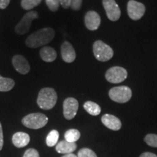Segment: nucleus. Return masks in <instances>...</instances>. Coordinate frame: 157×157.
<instances>
[{
  "mask_svg": "<svg viewBox=\"0 0 157 157\" xmlns=\"http://www.w3.org/2000/svg\"><path fill=\"white\" fill-rule=\"evenodd\" d=\"M55 36V31L52 28H44L31 34L25 40V44L31 48H37L39 47L48 44Z\"/></svg>",
  "mask_w": 157,
  "mask_h": 157,
  "instance_id": "nucleus-1",
  "label": "nucleus"
},
{
  "mask_svg": "<svg viewBox=\"0 0 157 157\" xmlns=\"http://www.w3.org/2000/svg\"><path fill=\"white\" fill-rule=\"evenodd\" d=\"M58 95L56 90L50 87L43 88L39 93L37 104L40 109L50 110L56 105Z\"/></svg>",
  "mask_w": 157,
  "mask_h": 157,
  "instance_id": "nucleus-2",
  "label": "nucleus"
},
{
  "mask_svg": "<svg viewBox=\"0 0 157 157\" xmlns=\"http://www.w3.org/2000/svg\"><path fill=\"white\" fill-rule=\"evenodd\" d=\"M48 118L41 113H34L23 118L22 123L25 127L30 129H40L48 124Z\"/></svg>",
  "mask_w": 157,
  "mask_h": 157,
  "instance_id": "nucleus-3",
  "label": "nucleus"
},
{
  "mask_svg": "<svg viewBox=\"0 0 157 157\" xmlns=\"http://www.w3.org/2000/svg\"><path fill=\"white\" fill-rule=\"evenodd\" d=\"M93 53L98 60L105 62L112 58L113 50L105 43L101 40H98L93 44Z\"/></svg>",
  "mask_w": 157,
  "mask_h": 157,
  "instance_id": "nucleus-4",
  "label": "nucleus"
},
{
  "mask_svg": "<svg viewBox=\"0 0 157 157\" xmlns=\"http://www.w3.org/2000/svg\"><path fill=\"white\" fill-rule=\"evenodd\" d=\"M109 95L112 101L119 103H124L131 99L132 90L127 86H119L110 90Z\"/></svg>",
  "mask_w": 157,
  "mask_h": 157,
  "instance_id": "nucleus-5",
  "label": "nucleus"
},
{
  "mask_svg": "<svg viewBox=\"0 0 157 157\" xmlns=\"http://www.w3.org/2000/svg\"><path fill=\"white\" fill-rule=\"evenodd\" d=\"M39 15L36 11H29L25 13L21 21L15 26V32L19 35L26 34L30 30L31 25L34 20L38 18Z\"/></svg>",
  "mask_w": 157,
  "mask_h": 157,
  "instance_id": "nucleus-6",
  "label": "nucleus"
},
{
  "mask_svg": "<svg viewBox=\"0 0 157 157\" xmlns=\"http://www.w3.org/2000/svg\"><path fill=\"white\" fill-rule=\"evenodd\" d=\"M127 77V70L120 66H113L112 68H110L105 73V78L107 81L113 84L121 83L124 81Z\"/></svg>",
  "mask_w": 157,
  "mask_h": 157,
  "instance_id": "nucleus-7",
  "label": "nucleus"
},
{
  "mask_svg": "<svg viewBox=\"0 0 157 157\" xmlns=\"http://www.w3.org/2000/svg\"><path fill=\"white\" fill-rule=\"evenodd\" d=\"M146 12V7L143 4L130 0L127 3V13L128 15L133 21H138L142 17Z\"/></svg>",
  "mask_w": 157,
  "mask_h": 157,
  "instance_id": "nucleus-8",
  "label": "nucleus"
},
{
  "mask_svg": "<svg viewBox=\"0 0 157 157\" xmlns=\"http://www.w3.org/2000/svg\"><path fill=\"white\" fill-rule=\"evenodd\" d=\"M103 5L109 20L116 21L119 19L121 10L115 0H103Z\"/></svg>",
  "mask_w": 157,
  "mask_h": 157,
  "instance_id": "nucleus-9",
  "label": "nucleus"
},
{
  "mask_svg": "<svg viewBox=\"0 0 157 157\" xmlns=\"http://www.w3.org/2000/svg\"><path fill=\"white\" fill-rule=\"evenodd\" d=\"M78 109L77 100L74 98H68L63 102V115L68 120L74 119Z\"/></svg>",
  "mask_w": 157,
  "mask_h": 157,
  "instance_id": "nucleus-10",
  "label": "nucleus"
},
{
  "mask_svg": "<svg viewBox=\"0 0 157 157\" xmlns=\"http://www.w3.org/2000/svg\"><path fill=\"white\" fill-rule=\"evenodd\" d=\"M101 17L95 11L87 12L84 17V23L87 29L90 31H95L101 25Z\"/></svg>",
  "mask_w": 157,
  "mask_h": 157,
  "instance_id": "nucleus-11",
  "label": "nucleus"
},
{
  "mask_svg": "<svg viewBox=\"0 0 157 157\" xmlns=\"http://www.w3.org/2000/svg\"><path fill=\"white\" fill-rule=\"evenodd\" d=\"M13 65L15 69L21 74H26L30 71V65L23 56L16 55L13 58Z\"/></svg>",
  "mask_w": 157,
  "mask_h": 157,
  "instance_id": "nucleus-12",
  "label": "nucleus"
},
{
  "mask_svg": "<svg viewBox=\"0 0 157 157\" xmlns=\"http://www.w3.org/2000/svg\"><path fill=\"white\" fill-rule=\"evenodd\" d=\"M61 57L66 63H72L76 59L75 50L71 44L68 42H64L61 46Z\"/></svg>",
  "mask_w": 157,
  "mask_h": 157,
  "instance_id": "nucleus-13",
  "label": "nucleus"
},
{
  "mask_svg": "<svg viewBox=\"0 0 157 157\" xmlns=\"http://www.w3.org/2000/svg\"><path fill=\"white\" fill-rule=\"evenodd\" d=\"M101 121L105 127L112 130H119L121 127V121L113 115L108 114V113L104 114L101 118Z\"/></svg>",
  "mask_w": 157,
  "mask_h": 157,
  "instance_id": "nucleus-14",
  "label": "nucleus"
},
{
  "mask_svg": "<svg viewBox=\"0 0 157 157\" xmlns=\"http://www.w3.org/2000/svg\"><path fill=\"white\" fill-rule=\"evenodd\" d=\"M30 142V136L25 132H18L13 136V143L17 148H23L26 146Z\"/></svg>",
  "mask_w": 157,
  "mask_h": 157,
  "instance_id": "nucleus-15",
  "label": "nucleus"
},
{
  "mask_svg": "<svg viewBox=\"0 0 157 157\" xmlns=\"http://www.w3.org/2000/svg\"><path fill=\"white\" fill-rule=\"evenodd\" d=\"M56 148L57 152L59 154H71L76 149V143H70L65 140L57 143Z\"/></svg>",
  "mask_w": 157,
  "mask_h": 157,
  "instance_id": "nucleus-16",
  "label": "nucleus"
},
{
  "mask_svg": "<svg viewBox=\"0 0 157 157\" xmlns=\"http://www.w3.org/2000/svg\"><path fill=\"white\" fill-rule=\"evenodd\" d=\"M39 54H40L41 58H42L44 61L48 63L54 61L57 58L56 51L55 50V49L51 48V47L46 46L42 48L41 49Z\"/></svg>",
  "mask_w": 157,
  "mask_h": 157,
  "instance_id": "nucleus-17",
  "label": "nucleus"
},
{
  "mask_svg": "<svg viewBox=\"0 0 157 157\" xmlns=\"http://www.w3.org/2000/svg\"><path fill=\"white\" fill-rule=\"evenodd\" d=\"M84 109L92 116H98L101 113V109L99 105L93 101H87L84 104Z\"/></svg>",
  "mask_w": 157,
  "mask_h": 157,
  "instance_id": "nucleus-18",
  "label": "nucleus"
},
{
  "mask_svg": "<svg viewBox=\"0 0 157 157\" xmlns=\"http://www.w3.org/2000/svg\"><path fill=\"white\" fill-rule=\"evenodd\" d=\"M14 86V80L0 76V92H8L13 89Z\"/></svg>",
  "mask_w": 157,
  "mask_h": 157,
  "instance_id": "nucleus-19",
  "label": "nucleus"
},
{
  "mask_svg": "<svg viewBox=\"0 0 157 157\" xmlns=\"http://www.w3.org/2000/svg\"><path fill=\"white\" fill-rule=\"evenodd\" d=\"M81 134L79 131L76 129H68L64 135L65 140L70 143H76L79 139Z\"/></svg>",
  "mask_w": 157,
  "mask_h": 157,
  "instance_id": "nucleus-20",
  "label": "nucleus"
},
{
  "mask_svg": "<svg viewBox=\"0 0 157 157\" xmlns=\"http://www.w3.org/2000/svg\"><path fill=\"white\" fill-rule=\"evenodd\" d=\"M59 139V132L54 129L50 132L46 138V143L49 147H52L56 146Z\"/></svg>",
  "mask_w": 157,
  "mask_h": 157,
  "instance_id": "nucleus-21",
  "label": "nucleus"
},
{
  "mask_svg": "<svg viewBox=\"0 0 157 157\" xmlns=\"http://www.w3.org/2000/svg\"><path fill=\"white\" fill-rule=\"evenodd\" d=\"M42 0H22L21 1V7L24 10H29L34 8L41 3Z\"/></svg>",
  "mask_w": 157,
  "mask_h": 157,
  "instance_id": "nucleus-22",
  "label": "nucleus"
},
{
  "mask_svg": "<svg viewBox=\"0 0 157 157\" xmlns=\"http://www.w3.org/2000/svg\"><path fill=\"white\" fill-rule=\"evenodd\" d=\"M144 140L145 142L148 145V146L157 148V135H154V134L147 135L146 137H145Z\"/></svg>",
  "mask_w": 157,
  "mask_h": 157,
  "instance_id": "nucleus-23",
  "label": "nucleus"
},
{
  "mask_svg": "<svg viewBox=\"0 0 157 157\" xmlns=\"http://www.w3.org/2000/svg\"><path fill=\"white\" fill-rule=\"evenodd\" d=\"M77 157H97V155L91 149L84 148L78 152Z\"/></svg>",
  "mask_w": 157,
  "mask_h": 157,
  "instance_id": "nucleus-24",
  "label": "nucleus"
},
{
  "mask_svg": "<svg viewBox=\"0 0 157 157\" xmlns=\"http://www.w3.org/2000/svg\"><path fill=\"white\" fill-rule=\"evenodd\" d=\"M45 2L51 11L56 12L58 10L59 5H60L58 0H45Z\"/></svg>",
  "mask_w": 157,
  "mask_h": 157,
  "instance_id": "nucleus-25",
  "label": "nucleus"
},
{
  "mask_svg": "<svg viewBox=\"0 0 157 157\" xmlns=\"http://www.w3.org/2000/svg\"><path fill=\"white\" fill-rule=\"evenodd\" d=\"M23 157H39V154L36 149L29 148L25 151Z\"/></svg>",
  "mask_w": 157,
  "mask_h": 157,
  "instance_id": "nucleus-26",
  "label": "nucleus"
},
{
  "mask_svg": "<svg viewBox=\"0 0 157 157\" xmlns=\"http://www.w3.org/2000/svg\"><path fill=\"white\" fill-rule=\"evenodd\" d=\"M82 0H71L70 7L74 10H78L82 7Z\"/></svg>",
  "mask_w": 157,
  "mask_h": 157,
  "instance_id": "nucleus-27",
  "label": "nucleus"
},
{
  "mask_svg": "<svg viewBox=\"0 0 157 157\" xmlns=\"http://www.w3.org/2000/svg\"><path fill=\"white\" fill-rule=\"evenodd\" d=\"M58 1L64 9H67L70 7L71 0H58Z\"/></svg>",
  "mask_w": 157,
  "mask_h": 157,
  "instance_id": "nucleus-28",
  "label": "nucleus"
},
{
  "mask_svg": "<svg viewBox=\"0 0 157 157\" xmlns=\"http://www.w3.org/2000/svg\"><path fill=\"white\" fill-rule=\"evenodd\" d=\"M10 0H0V9L4 10L7 8L9 5Z\"/></svg>",
  "mask_w": 157,
  "mask_h": 157,
  "instance_id": "nucleus-29",
  "label": "nucleus"
},
{
  "mask_svg": "<svg viewBox=\"0 0 157 157\" xmlns=\"http://www.w3.org/2000/svg\"><path fill=\"white\" fill-rule=\"evenodd\" d=\"M4 144V137H3V130L2 127L1 122H0V151L2 150Z\"/></svg>",
  "mask_w": 157,
  "mask_h": 157,
  "instance_id": "nucleus-30",
  "label": "nucleus"
},
{
  "mask_svg": "<svg viewBox=\"0 0 157 157\" xmlns=\"http://www.w3.org/2000/svg\"><path fill=\"white\" fill-rule=\"evenodd\" d=\"M140 157H157L156 154L151 152H145L140 156Z\"/></svg>",
  "mask_w": 157,
  "mask_h": 157,
  "instance_id": "nucleus-31",
  "label": "nucleus"
},
{
  "mask_svg": "<svg viewBox=\"0 0 157 157\" xmlns=\"http://www.w3.org/2000/svg\"><path fill=\"white\" fill-rule=\"evenodd\" d=\"M63 157H77V156H76L75 154H65Z\"/></svg>",
  "mask_w": 157,
  "mask_h": 157,
  "instance_id": "nucleus-32",
  "label": "nucleus"
}]
</instances>
